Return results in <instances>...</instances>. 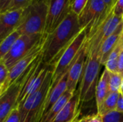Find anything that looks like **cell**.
Listing matches in <instances>:
<instances>
[{"label": "cell", "instance_id": "cell-24", "mask_svg": "<svg viewBox=\"0 0 123 122\" xmlns=\"http://www.w3.org/2000/svg\"><path fill=\"white\" fill-rule=\"evenodd\" d=\"M87 1L88 0H73L71 3V10L76 15H79L86 4Z\"/></svg>", "mask_w": 123, "mask_h": 122}, {"label": "cell", "instance_id": "cell-21", "mask_svg": "<svg viewBox=\"0 0 123 122\" xmlns=\"http://www.w3.org/2000/svg\"><path fill=\"white\" fill-rule=\"evenodd\" d=\"M109 74V87L110 92L120 93V87L123 82V76L120 73L108 72Z\"/></svg>", "mask_w": 123, "mask_h": 122}, {"label": "cell", "instance_id": "cell-6", "mask_svg": "<svg viewBox=\"0 0 123 122\" xmlns=\"http://www.w3.org/2000/svg\"><path fill=\"white\" fill-rule=\"evenodd\" d=\"M44 34L22 35L14 41L7 54L1 60L9 70L19 60L26 56L36 44L41 40Z\"/></svg>", "mask_w": 123, "mask_h": 122}, {"label": "cell", "instance_id": "cell-11", "mask_svg": "<svg viewBox=\"0 0 123 122\" xmlns=\"http://www.w3.org/2000/svg\"><path fill=\"white\" fill-rule=\"evenodd\" d=\"M86 57L87 47L85 40L76 60L74 61L67 73V90L74 93H76L77 84L81 78Z\"/></svg>", "mask_w": 123, "mask_h": 122}, {"label": "cell", "instance_id": "cell-13", "mask_svg": "<svg viewBox=\"0 0 123 122\" xmlns=\"http://www.w3.org/2000/svg\"><path fill=\"white\" fill-rule=\"evenodd\" d=\"M80 104L78 92L60 111L53 122H73L79 119V106Z\"/></svg>", "mask_w": 123, "mask_h": 122}, {"label": "cell", "instance_id": "cell-7", "mask_svg": "<svg viewBox=\"0 0 123 122\" xmlns=\"http://www.w3.org/2000/svg\"><path fill=\"white\" fill-rule=\"evenodd\" d=\"M108 9L102 0H88L86 4L78 15L79 23L81 29L87 32L108 12Z\"/></svg>", "mask_w": 123, "mask_h": 122}, {"label": "cell", "instance_id": "cell-20", "mask_svg": "<svg viewBox=\"0 0 123 122\" xmlns=\"http://www.w3.org/2000/svg\"><path fill=\"white\" fill-rule=\"evenodd\" d=\"M19 35H20L16 30L14 32H13L11 35H9L7 38H6L0 43V60H1L7 54L13 43L19 37Z\"/></svg>", "mask_w": 123, "mask_h": 122}, {"label": "cell", "instance_id": "cell-37", "mask_svg": "<svg viewBox=\"0 0 123 122\" xmlns=\"http://www.w3.org/2000/svg\"><path fill=\"white\" fill-rule=\"evenodd\" d=\"M0 87H2V88H3V86H2L1 85H0ZM3 91H4V90H3Z\"/></svg>", "mask_w": 123, "mask_h": 122}, {"label": "cell", "instance_id": "cell-33", "mask_svg": "<svg viewBox=\"0 0 123 122\" xmlns=\"http://www.w3.org/2000/svg\"><path fill=\"white\" fill-rule=\"evenodd\" d=\"M120 94H123V82H122V84H121V87H120Z\"/></svg>", "mask_w": 123, "mask_h": 122}, {"label": "cell", "instance_id": "cell-9", "mask_svg": "<svg viewBox=\"0 0 123 122\" xmlns=\"http://www.w3.org/2000/svg\"><path fill=\"white\" fill-rule=\"evenodd\" d=\"M46 39V35L44 34L41 40L36 44V45L32 49V50L23 58L19 60L13 67L9 70V74L6 82L4 84L3 90L4 91L12 83H14L20 76L29 68V66L33 63V61L42 54L44 42ZM3 91V92H4Z\"/></svg>", "mask_w": 123, "mask_h": 122}, {"label": "cell", "instance_id": "cell-32", "mask_svg": "<svg viewBox=\"0 0 123 122\" xmlns=\"http://www.w3.org/2000/svg\"><path fill=\"white\" fill-rule=\"evenodd\" d=\"M102 1L105 2V4H106V6H107L108 9L112 8L116 1V0H102Z\"/></svg>", "mask_w": 123, "mask_h": 122}, {"label": "cell", "instance_id": "cell-17", "mask_svg": "<svg viewBox=\"0 0 123 122\" xmlns=\"http://www.w3.org/2000/svg\"><path fill=\"white\" fill-rule=\"evenodd\" d=\"M74 93L69 91L68 90H66V92L60 97V99L57 101V102L50 109V111L41 119L40 122H53L55 117L60 112V111L67 104V102L73 97Z\"/></svg>", "mask_w": 123, "mask_h": 122}, {"label": "cell", "instance_id": "cell-35", "mask_svg": "<svg viewBox=\"0 0 123 122\" xmlns=\"http://www.w3.org/2000/svg\"><path fill=\"white\" fill-rule=\"evenodd\" d=\"M3 91H3V88L2 87H0V96L1 95V93H3Z\"/></svg>", "mask_w": 123, "mask_h": 122}, {"label": "cell", "instance_id": "cell-19", "mask_svg": "<svg viewBox=\"0 0 123 122\" xmlns=\"http://www.w3.org/2000/svg\"><path fill=\"white\" fill-rule=\"evenodd\" d=\"M123 50V40H122L120 37V40L114 48V50L112 51L111 54L110 55L106 63H105V69L110 73H118V68H117V63H118V58L119 55Z\"/></svg>", "mask_w": 123, "mask_h": 122}, {"label": "cell", "instance_id": "cell-36", "mask_svg": "<svg viewBox=\"0 0 123 122\" xmlns=\"http://www.w3.org/2000/svg\"><path fill=\"white\" fill-rule=\"evenodd\" d=\"M78 120H79V119H76V121H74V122H77V121H78Z\"/></svg>", "mask_w": 123, "mask_h": 122}, {"label": "cell", "instance_id": "cell-16", "mask_svg": "<svg viewBox=\"0 0 123 122\" xmlns=\"http://www.w3.org/2000/svg\"><path fill=\"white\" fill-rule=\"evenodd\" d=\"M110 93V91L109 87V74L108 71L105 69L103 73H102L100 79L98 81L95 91V99L97 109L101 106V105L102 104V103L104 102V101Z\"/></svg>", "mask_w": 123, "mask_h": 122}, {"label": "cell", "instance_id": "cell-5", "mask_svg": "<svg viewBox=\"0 0 123 122\" xmlns=\"http://www.w3.org/2000/svg\"><path fill=\"white\" fill-rule=\"evenodd\" d=\"M86 38V29H83L69 45L59 55L53 65V76L50 88L55 86L61 78L68 73L71 65L76 60L77 55Z\"/></svg>", "mask_w": 123, "mask_h": 122}, {"label": "cell", "instance_id": "cell-30", "mask_svg": "<svg viewBox=\"0 0 123 122\" xmlns=\"http://www.w3.org/2000/svg\"><path fill=\"white\" fill-rule=\"evenodd\" d=\"M12 0H0V13L6 12Z\"/></svg>", "mask_w": 123, "mask_h": 122}, {"label": "cell", "instance_id": "cell-40", "mask_svg": "<svg viewBox=\"0 0 123 122\" xmlns=\"http://www.w3.org/2000/svg\"><path fill=\"white\" fill-rule=\"evenodd\" d=\"M77 122H78V121H77Z\"/></svg>", "mask_w": 123, "mask_h": 122}, {"label": "cell", "instance_id": "cell-22", "mask_svg": "<svg viewBox=\"0 0 123 122\" xmlns=\"http://www.w3.org/2000/svg\"><path fill=\"white\" fill-rule=\"evenodd\" d=\"M33 0H12L6 11H14L23 9L27 6Z\"/></svg>", "mask_w": 123, "mask_h": 122}, {"label": "cell", "instance_id": "cell-31", "mask_svg": "<svg viewBox=\"0 0 123 122\" xmlns=\"http://www.w3.org/2000/svg\"><path fill=\"white\" fill-rule=\"evenodd\" d=\"M116 111L123 113V96L120 93V97L117 101V106Z\"/></svg>", "mask_w": 123, "mask_h": 122}, {"label": "cell", "instance_id": "cell-26", "mask_svg": "<svg viewBox=\"0 0 123 122\" xmlns=\"http://www.w3.org/2000/svg\"><path fill=\"white\" fill-rule=\"evenodd\" d=\"M77 122H103L102 118L98 114L93 115H88L84 116L82 119H79Z\"/></svg>", "mask_w": 123, "mask_h": 122}, {"label": "cell", "instance_id": "cell-2", "mask_svg": "<svg viewBox=\"0 0 123 122\" xmlns=\"http://www.w3.org/2000/svg\"><path fill=\"white\" fill-rule=\"evenodd\" d=\"M86 47L87 57L78 91L80 103L88 102L95 96V91L101 65L99 58L100 47L87 44Z\"/></svg>", "mask_w": 123, "mask_h": 122}, {"label": "cell", "instance_id": "cell-4", "mask_svg": "<svg viewBox=\"0 0 123 122\" xmlns=\"http://www.w3.org/2000/svg\"><path fill=\"white\" fill-rule=\"evenodd\" d=\"M53 76V68L49 70L42 86L17 106L20 122H40L45 99L50 91Z\"/></svg>", "mask_w": 123, "mask_h": 122}, {"label": "cell", "instance_id": "cell-10", "mask_svg": "<svg viewBox=\"0 0 123 122\" xmlns=\"http://www.w3.org/2000/svg\"><path fill=\"white\" fill-rule=\"evenodd\" d=\"M47 2L48 11L44 34L49 35L70 12L71 0H47Z\"/></svg>", "mask_w": 123, "mask_h": 122}, {"label": "cell", "instance_id": "cell-23", "mask_svg": "<svg viewBox=\"0 0 123 122\" xmlns=\"http://www.w3.org/2000/svg\"><path fill=\"white\" fill-rule=\"evenodd\" d=\"M103 122H123V113L112 111L102 116Z\"/></svg>", "mask_w": 123, "mask_h": 122}, {"label": "cell", "instance_id": "cell-8", "mask_svg": "<svg viewBox=\"0 0 123 122\" xmlns=\"http://www.w3.org/2000/svg\"><path fill=\"white\" fill-rule=\"evenodd\" d=\"M26 71L27 70L0 96V122H5L12 110L17 107V100Z\"/></svg>", "mask_w": 123, "mask_h": 122}, {"label": "cell", "instance_id": "cell-14", "mask_svg": "<svg viewBox=\"0 0 123 122\" xmlns=\"http://www.w3.org/2000/svg\"><path fill=\"white\" fill-rule=\"evenodd\" d=\"M66 90H67V73H66L61 78L59 82L55 86L50 88V91L45 99V104L43 105V114L41 119L50 111V109L57 102V101L60 99V97L66 92Z\"/></svg>", "mask_w": 123, "mask_h": 122}, {"label": "cell", "instance_id": "cell-28", "mask_svg": "<svg viewBox=\"0 0 123 122\" xmlns=\"http://www.w3.org/2000/svg\"><path fill=\"white\" fill-rule=\"evenodd\" d=\"M5 122H20V115L17 107L12 110Z\"/></svg>", "mask_w": 123, "mask_h": 122}, {"label": "cell", "instance_id": "cell-39", "mask_svg": "<svg viewBox=\"0 0 123 122\" xmlns=\"http://www.w3.org/2000/svg\"><path fill=\"white\" fill-rule=\"evenodd\" d=\"M122 95H123V94H122Z\"/></svg>", "mask_w": 123, "mask_h": 122}, {"label": "cell", "instance_id": "cell-15", "mask_svg": "<svg viewBox=\"0 0 123 122\" xmlns=\"http://www.w3.org/2000/svg\"><path fill=\"white\" fill-rule=\"evenodd\" d=\"M123 25V22L120 24V26L117 27V29L113 34H112L102 42L99 48V58L101 65H105L110 55L117 45L120 37Z\"/></svg>", "mask_w": 123, "mask_h": 122}, {"label": "cell", "instance_id": "cell-29", "mask_svg": "<svg viewBox=\"0 0 123 122\" xmlns=\"http://www.w3.org/2000/svg\"><path fill=\"white\" fill-rule=\"evenodd\" d=\"M117 68H118V73L123 76V50L121 51V52L119 55L118 63H117Z\"/></svg>", "mask_w": 123, "mask_h": 122}, {"label": "cell", "instance_id": "cell-27", "mask_svg": "<svg viewBox=\"0 0 123 122\" xmlns=\"http://www.w3.org/2000/svg\"><path fill=\"white\" fill-rule=\"evenodd\" d=\"M114 14L123 19V0H116L113 6Z\"/></svg>", "mask_w": 123, "mask_h": 122}, {"label": "cell", "instance_id": "cell-25", "mask_svg": "<svg viewBox=\"0 0 123 122\" xmlns=\"http://www.w3.org/2000/svg\"><path fill=\"white\" fill-rule=\"evenodd\" d=\"M9 74V69L2 60H0V85L4 86Z\"/></svg>", "mask_w": 123, "mask_h": 122}, {"label": "cell", "instance_id": "cell-38", "mask_svg": "<svg viewBox=\"0 0 123 122\" xmlns=\"http://www.w3.org/2000/svg\"><path fill=\"white\" fill-rule=\"evenodd\" d=\"M73 1V0H71V1Z\"/></svg>", "mask_w": 123, "mask_h": 122}, {"label": "cell", "instance_id": "cell-1", "mask_svg": "<svg viewBox=\"0 0 123 122\" xmlns=\"http://www.w3.org/2000/svg\"><path fill=\"white\" fill-rule=\"evenodd\" d=\"M81 31L78 15L71 10L60 24L49 35H46L42 52V61L53 66L59 55Z\"/></svg>", "mask_w": 123, "mask_h": 122}, {"label": "cell", "instance_id": "cell-18", "mask_svg": "<svg viewBox=\"0 0 123 122\" xmlns=\"http://www.w3.org/2000/svg\"><path fill=\"white\" fill-rule=\"evenodd\" d=\"M120 97V93L110 92L105 99L101 106L97 109V114L101 116L117 110V101Z\"/></svg>", "mask_w": 123, "mask_h": 122}, {"label": "cell", "instance_id": "cell-12", "mask_svg": "<svg viewBox=\"0 0 123 122\" xmlns=\"http://www.w3.org/2000/svg\"><path fill=\"white\" fill-rule=\"evenodd\" d=\"M23 9L0 13V43L18 28Z\"/></svg>", "mask_w": 123, "mask_h": 122}, {"label": "cell", "instance_id": "cell-34", "mask_svg": "<svg viewBox=\"0 0 123 122\" xmlns=\"http://www.w3.org/2000/svg\"><path fill=\"white\" fill-rule=\"evenodd\" d=\"M120 39L123 40V28H122V31H121V34H120Z\"/></svg>", "mask_w": 123, "mask_h": 122}, {"label": "cell", "instance_id": "cell-3", "mask_svg": "<svg viewBox=\"0 0 123 122\" xmlns=\"http://www.w3.org/2000/svg\"><path fill=\"white\" fill-rule=\"evenodd\" d=\"M47 0H33L22 10L17 31L22 35L44 34L48 17Z\"/></svg>", "mask_w": 123, "mask_h": 122}]
</instances>
